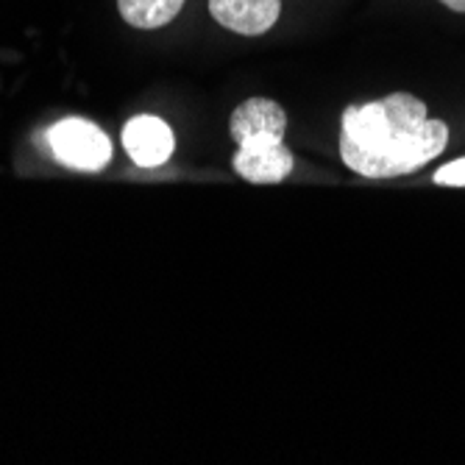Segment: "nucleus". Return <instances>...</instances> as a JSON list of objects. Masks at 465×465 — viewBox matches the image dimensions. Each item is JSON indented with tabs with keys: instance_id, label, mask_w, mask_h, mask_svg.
<instances>
[{
	"instance_id": "f257e3e1",
	"label": "nucleus",
	"mask_w": 465,
	"mask_h": 465,
	"mask_svg": "<svg viewBox=\"0 0 465 465\" xmlns=\"http://www.w3.org/2000/svg\"><path fill=\"white\" fill-rule=\"evenodd\" d=\"M341 156L349 171L368 179H393L424 167L446 151L449 125L427 114V104L393 93L343 112Z\"/></svg>"
},
{
	"instance_id": "f03ea898",
	"label": "nucleus",
	"mask_w": 465,
	"mask_h": 465,
	"mask_svg": "<svg viewBox=\"0 0 465 465\" xmlns=\"http://www.w3.org/2000/svg\"><path fill=\"white\" fill-rule=\"evenodd\" d=\"M229 132L237 143L234 171L253 184H276L290 176L292 153L284 148L287 114L271 98L242 101L229 120Z\"/></svg>"
},
{
	"instance_id": "7ed1b4c3",
	"label": "nucleus",
	"mask_w": 465,
	"mask_h": 465,
	"mask_svg": "<svg viewBox=\"0 0 465 465\" xmlns=\"http://www.w3.org/2000/svg\"><path fill=\"white\" fill-rule=\"evenodd\" d=\"M48 143L54 156L67 164L75 167V171H101V167L112 159V145L109 137L93 125L90 120L81 117H70L56 123L48 132Z\"/></svg>"
},
{
	"instance_id": "20e7f679",
	"label": "nucleus",
	"mask_w": 465,
	"mask_h": 465,
	"mask_svg": "<svg viewBox=\"0 0 465 465\" xmlns=\"http://www.w3.org/2000/svg\"><path fill=\"white\" fill-rule=\"evenodd\" d=\"M123 145L140 167H159L173 153V132L164 120L140 114L123 129Z\"/></svg>"
},
{
	"instance_id": "39448f33",
	"label": "nucleus",
	"mask_w": 465,
	"mask_h": 465,
	"mask_svg": "<svg viewBox=\"0 0 465 465\" xmlns=\"http://www.w3.org/2000/svg\"><path fill=\"white\" fill-rule=\"evenodd\" d=\"M279 12L282 0H209V15L242 36L265 34L279 20Z\"/></svg>"
},
{
	"instance_id": "423d86ee",
	"label": "nucleus",
	"mask_w": 465,
	"mask_h": 465,
	"mask_svg": "<svg viewBox=\"0 0 465 465\" xmlns=\"http://www.w3.org/2000/svg\"><path fill=\"white\" fill-rule=\"evenodd\" d=\"M184 6V0H117L123 20L134 28H159L171 23Z\"/></svg>"
},
{
	"instance_id": "0eeeda50",
	"label": "nucleus",
	"mask_w": 465,
	"mask_h": 465,
	"mask_svg": "<svg viewBox=\"0 0 465 465\" xmlns=\"http://www.w3.org/2000/svg\"><path fill=\"white\" fill-rule=\"evenodd\" d=\"M435 182L446 184V187H465V156L443 164L440 171L435 173Z\"/></svg>"
},
{
	"instance_id": "6e6552de",
	"label": "nucleus",
	"mask_w": 465,
	"mask_h": 465,
	"mask_svg": "<svg viewBox=\"0 0 465 465\" xmlns=\"http://www.w3.org/2000/svg\"><path fill=\"white\" fill-rule=\"evenodd\" d=\"M443 6H449L451 12H460V15H465V0H440Z\"/></svg>"
}]
</instances>
